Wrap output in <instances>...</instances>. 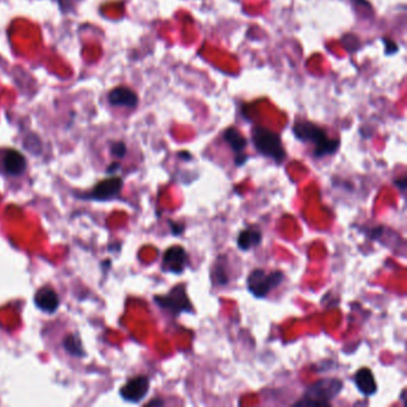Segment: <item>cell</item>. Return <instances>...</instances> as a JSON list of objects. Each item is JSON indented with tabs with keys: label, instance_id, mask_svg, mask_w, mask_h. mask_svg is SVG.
<instances>
[{
	"label": "cell",
	"instance_id": "1",
	"mask_svg": "<svg viewBox=\"0 0 407 407\" xmlns=\"http://www.w3.org/2000/svg\"><path fill=\"white\" fill-rule=\"evenodd\" d=\"M295 138L303 143H313L315 145L314 157L323 158L335 154L340 146V140L330 139L326 131L308 121L298 122L293 127Z\"/></svg>",
	"mask_w": 407,
	"mask_h": 407
},
{
	"label": "cell",
	"instance_id": "2",
	"mask_svg": "<svg viewBox=\"0 0 407 407\" xmlns=\"http://www.w3.org/2000/svg\"><path fill=\"white\" fill-rule=\"evenodd\" d=\"M343 381L340 378H326L318 380L308 386L303 398L295 406H330L332 400L343 390Z\"/></svg>",
	"mask_w": 407,
	"mask_h": 407
},
{
	"label": "cell",
	"instance_id": "3",
	"mask_svg": "<svg viewBox=\"0 0 407 407\" xmlns=\"http://www.w3.org/2000/svg\"><path fill=\"white\" fill-rule=\"evenodd\" d=\"M252 141L260 154L268 157L278 164L286 159V150L283 147L280 135L264 127L257 126L252 130Z\"/></svg>",
	"mask_w": 407,
	"mask_h": 407
},
{
	"label": "cell",
	"instance_id": "4",
	"mask_svg": "<svg viewBox=\"0 0 407 407\" xmlns=\"http://www.w3.org/2000/svg\"><path fill=\"white\" fill-rule=\"evenodd\" d=\"M285 278L282 271L266 273L264 269H255L248 278V289L255 298H266Z\"/></svg>",
	"mask_w": 407,
	"mask_h": 407
},
{
	"label": "cell",
	"instance_id": "5",
	"mask_svg": "<svg viewBox=\"0 0 407 407\" xmlns=\"http://www.w3.org/2000/svg\"><path fill=\"white\" fill-rule=\"evenodd\" d=\"M158 306L164 308L173 315H179L182 313H191L193 311V305L190 303L189 296L186 293L185 285H177L171 292L166 295H160L154 298Z\"/></svg>",
	"mask_w": 407,
	"mask_h": 407
},
{
	"label": "cell",
	"instance_id": "6",
	"mask_svg": "<svg viewBox=\"0 0 407 407\" xmlns=\"http://www.w3.org/2000/svg\"><path fill=\"white\" fill-rule=\"evenodd\" d=\"M26 160L21 152L8 150L0 158V171L6 177H19L26 173Z\"/></svg>",
	"mask_w": 407,
	"mask_h": 407
},
{
	"label": "cell",
	"instance_id": "7",
	"mask_svg": "<svg viewBox=\"0 0 407 407\" xmlns=\"http://www.w3.org/2000/svg\"><path fill=\"white\" fill-rule=\"evenodd\" d=\"M188 266V253L184 248L175 245L168 248L163 258V271L181 275Z\"/></svg>",
	"mask_w": 407,
	"mask_h": 407
},
{
	"label": "cell",
	"instance_id": "8",
	"mask_svg": "<svg viewBox=\"0 0 407 407\" xmlns=\"http://www.w3.org/2000/svg\"><path fill=\"white\" fill-rule=\"evenodd\" d=\"M150 390V380L147 376H136L127 382L121 388L122 398L130 403H139Z\"/></svg>",
	"mask_w": 407,
	"mask_h": 407
},
{
	"label": "cell",
	"instance_id": "9",
	"mask_svg": "<svg viewBox=\"0 0 407 407\" xmlns=\"http://www.w3.org/2000/svg\"><path fill=\"white\" fill-rule=\"evenodd\" d=\"M357 390L365 397H372L378 392V385L374 378L373 372L369 368H362L355 374L353 378Z\"/></svg>",
	"mask_w": 407,
	"mask_h": 407
},
{
	"label": "cell",
	"instance_id": "10",
	"mask_svg": "<svg viewBox=\"0 0 407 407\" xmlns=\"http://www.w3.org/2000/svg\"><path fill=\"white\" fill-rule=\"evenodd\" d=\"M110 104L116 105V106H127V108H135L139 103V98L136 96L134 91L125 86H118L111 90L109 93Z\"/></svg>",
	"mask_w": 407,
	"mask_h": 407
},
{
	"label": "cell",
	"instance_id": "11",
	"mask_svg": "<svg viewBox=\"0 0 407 407\" xmlns=\"http://www.w3.org/2000/svg\"><path fill=\"white\" fill-rule=\"evenodd\" d=\"M36 306L47 313H53L59 307V298L51 287H43L35 295Z\"/></svg>",
	"mask_w": 407,
	"mask_h": 407
},
{
	"label": "cell",
	"instance_id": "12",
	"mask_svg": "<svg viewBox=\"0 0 407 407\" xmlns=\"http://www.w3.org/2000/svg\"><path fill=\"white\" fill-rule=\"evenodd\" d=\"M122 185H123V181L120 177H111V178L104 179L99 184H97L96 188L93 189V198H99V200L113 198L120 193Z\"/></svg>",
	"mask_w": 407,
	"mask_h": 407
},
{
	"label": "cell",
	"instance_id": "13",
	"mask_svg": "<svg viewBox=\"0 0 407 407\" xmlns=\"http://www.w3.org/2000/svg\"><path fill=\"white\" fill-rule=\"evenodd\" d=\"M262 232L257 228H246L244 231L240 232L237 244H238V248L241 251H248L255 246H258L262 243Z\"/></svg>",
	"mask_w": 407,
	"mask_h": 407
},
{
	"label": "cell",
	"instance_id": "14",
	"mask_svg": "<svg viewBox=\"0 0 407 407\" xmlns=\"http://www.w3.org/2000/svg\"><path fill=\"white\" fill-rule=\"evenodd\" d=\"M223 140L226 141L232 151L234 152L235 156L243 153L244 150L248 146V140L244 138L243 135L240 134V131L235 128H228L225 130L223 133Z\"/></svg>",
	"mask_w": 407,
	"mask_h": 407
},
{
	"label": "cell",
	"instance_id": "15",
	"mask_svg": "<svg viewBox=\"0 0 407 407\" xmlns=\"http://www.w3.org/2000/svg\"><path fill=\"white\" fill-rule=\"evenodd\" d=\"M63 348L67 351L71 356L81 357L84 356L83 346L80 343L79 338L76 335H68L63 340Z\"/></svg>",
	"mask_w": 407,
	"mask_h": 407
},
{
	"label": "cell",
	"instance_id": "16",
	"mask_svg": "<svg viewBox=\"0 0 407 407\" xmlns=\"http://www.w3.org/2000/svg\"><path fill=\"white\" fill-rule=\"evenodd\" d=\"M213 276L215 278V282L218 286H226L228 285V276H227L226 270L223 263H220V260H216L213 270Z\"/></svg>",
	"mask_w": 407,
	"mask_h": 407
},
{
	"label": "cell",
	"instance_id": "17",
	"mask_svg": "<svg viewBox=\"0 0 407 407\" xmlns=\"http://www.w3.org/2000/svg\"><path fill=\"white\" fill-rule=\"evenodd\" d=\"M110 153L113 154V157L118 158V159H122L125 158L127 154V146L125 143H113L110 147Z\"/></svg>",
	"mask_w": 407,
	"mask_h": 407
},
{
	"label": "cell",
	"instance_id": "18",
	"mask_svg": "<svg viewBox=\"0 0 407 407\" xmlns=\"http://www.w3.org/2000/svg\"><path fill=\"white\" fill-rule=\"evenodd\" d=\"M383 43L386 45V54L392 55L395 54L397 51H399L398 46L395 45L393 41H390V40H387V38H383Z\"/></svg>",
	"mask_w": 407,
	"mask_h": 407
},
{
	"label": "cell",
	"instance_id": "19",
	"mask_svg": "<svg viewBox=\"0 0 407 407\" xmlns=\"http://www.w3.org/2000/svg\"><path fill=\"white\" fill-rule=\"evenodd\" d=\"M383 231H385V228H383V227L382 226L375 227V228H373V230H372V232H370L369 235L370 239L373 240L378 239V238L381 237L382 233H383Z\"/></svg>",
	"mask_w": 407,
	"mask_h": 407
},
{
	"label": "cell",
	"instance_id": "20",
	"mask_svg": "<svg viewBox=\"0 0 407 407\" xmlns=\"http://www.w3.org/2000/svg\"><path fill=\"white\" fill-rule=\"evenodd\" d=\"M248 157L246 154H244V153H240V154H237L234 158V163L237 166H243L246 161H248Z\"/></svg>",
	"mask_w": 407,
	"mask_h": 407
},
{
	"label": "cell",
	"instance_id": "21",
	"mask_svg": "<svg viewBox=\"0 0 407 407\" xmlns=\"http://www.w3.org/2000/svg\"><path fill=\"white\" fill-rule=\"evenodd\" d=\"M170 225H171V228H173V233L175 235H181L182 233L184 232V226H182V225L173 223V221H170Z\"/></svg>",
	"mask_w": 407,
	"mask_h": 407
},
{
	"label": "cell",
	"instance_id": "22",
	"mask_svg": "<svg viewBox=\"0 0 407 407\" xmlns=\"http://www.w3.org/2000/svg\"><path fill=\"white\" fill-rule=\"evenodd\" d=\"M395 185L398 186L399 189L405 190L406 189V178L404 177L401 179H398V181H395Z\"/></svg>",
	"mask_w": 407,
	"mask_h": 407
},
{
	"label": "cell",
	"instance_id": "23",
	"mask_svg": "<svg viewBox=\"0 0 407 407\" xmlns=\"http://www.w3.org/2000/svg\"><path fill=\"white\" fill-rule=\"evenodd\" d=\"M148 405H160V406H163L164 401H161V400H153L151 403H148Z\"/></svg>",
	"mask_w": 407,
	"mask_h": 407
},
{
	"label": "cell",
	"instance_id": "24",
	"mask_svg": "<svg viewBox=\"0 0 407 407\" xmlns=\"http://www.w3.org/2000/svg\"><path fill=\"white\" fill-rule=\"evenodd\" d=\"M179 157H184L185 160H188V158L191 159V156H190V153H188V152H182V153H179Z\"/></svg>",
	"mask_w": 407,
	"mask_h": 407
},
{
	"label": "cell",
	"instance_id": "25",
	"mask_svg": "<svg viewBox=\"0 0 407 407\" xmlns=\"http://www.w3.org/2000/svg\"><path fill=\"white\" fill-rule=\"evenodd\" d=\"M405 394H406V390H403V393H401V397H400V398H401V400H403L404 403H405Z\"/></svg>",
	"mask_w": 407,
	"mask_h": 407
}]
</instances>
